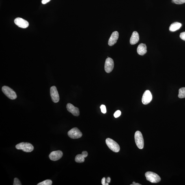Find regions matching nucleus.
Wrapping results in <instances>:
<instances>
[{
    "instance_id": "nucleus-27",
    "label": "nucleus",
    "mask_w": 185,
    "mask_h": 185,
    "mask_svg": "<svg viewBox=\"0 0 185 185\" xmlns=\"http://www.w3.org/2000/svg\"><path fill=\"white\" fill-rule=\"evenodd\" d=\"M111 179L110 177H108L107 179H106V181L107 183H109L111 182Z\"/></svg>"
},
{
    "instance_id": "nucleus-24",
    "label": "nucleus",
    "mask_w": 185,
    "mask_h": 185,
    "mask_svg": "<svg viewBox=\"0 0 185 185\" xmlns=\"http://www.w3.org/2000/svg\"><path fill=\"white\" fill-rule=\"evenodd\" d=\"M180 37L182 40L185 41V32L181 33Z\"/></svg>"
},
{
    "instance_id": "nucleus-23",
    "label": "nucleus",
    "mask_w": 185,
    "mask_h": 185,
    "mask_svg": "<svg viewBox=\"0 0 185 185\" xmlns=\"http://www.w3.org/2000/svg\"><path fill=\"white\" fill-rule=\"evenodd\" d=\"M121 115V112L119 110H118V111H117L115 112L114 114V116L115 118H118Z\"/></svg>"
},
{
    "instance_id": "nucleus-1",
    "label": "nucleus",
    "mask_w": 185,
    "mask_h": 185,
    "mask_svg": "<svg viewBox=\"0 0 185 185\" xmlns=\"http://www.w3.org/2000/svg\"><path fill=\"white\" fill-rule=\"evenodd\" d=\"M16 148L26 152H31L34 150V147L31 144L29 143L22 142L16 145Z\"/></svg>"
},
{
    "instance_id": "nucleus-7",
    "label": "nucleus",
    "mask_w": 185,
    "mask_h": 185,
    "mask_svg": "<svg viewBox=\"0 0 185 185\" xmlns=\"http://www.w3.org/2000/svg\"><path fill=\"white\" fill-rule=\"evenodd\" d=\"M50 94L53 102L57 103L59 100V96L57 88L55 86L52 87L50 89Z\"/></svg>"
},
{
    "instance_id": "nucleus-18",
    "label": "nucleus",
    "mask_w": 185,
    "mask_h": 185,
    "mask_svg": "<svg viewBox=\"0 0 185 185\" xmlns=\"http://www.w3.org/2000/svg\"><path fill=\"white\" fill-rule=\"evenodd\" d=\"M178 96L180 98H185V87H182L179 89Z\"/></svg>"
},
{
    "instance_id": "nucleus-21",
    "label": "nucleus",
    "mask_w": 185,
    "mask_h": 185,
    "mask_svg": "<svg viewBox=\"0 0 185 185\" xmlns=\"http://www.w3.org/2000/svg\"><path fill=\"white\" fill-rule=\"evenodd\" d=\"M100 109L102 113H106L107 111H106V108L105 105H102L100 106Z\"/></svg>"
},
{
    "instance_id": "nucleus-5",
    "label": "nucleus",
    "mask_w": 185,
    "mask_h": 185,
    "mask_svg": "<svg viewBox=\"0 0 185 185\" xmlns=\"http://www.w3.org/2000/svg\"><path fill=\"white\" fill-rule=\"evenodd\" d=\"M135 141L136 145L140 149L143 148L144 146V141L142 134L141 132L136 131L134 135Z\"/></svg>"
},
{
    "instance_id": "nucleus-10",
    "label": "nucleus",
    "mask_w": 185,
    "mask_h": 185,
    "mask_svg": "<svg viewBox=\"0 0 185 185\" xmlns=\"http://www.w3.org/2000/svg\"><path fill=\"white\" fill-rule=\"evenodd\" d=\"M14 23L17 25L22 28L25 29L28 27L29 22L23 19L22 18H17L14 21Z\"/></svg>"
},
{
    "instance_id": "nucleus-8",
    "label": "nucleus",
    "mask_w": 185,
    "mask_h": 185,
    "mask_svg": "<svg viewBox=\"0 0 185 185\" xmlns=\"http://www.w3.org/2000/svg\"><path fill=\"white\" fill-rule=\"evenodd\" d=\"M114 63L113 59L111 58L108 57L106 59L105 64V70L107 73H109L113 71Z\"/></svg>"
},
{
    "instance_id": "nucleus-17",
    "label": "nucleus",
    "mask_w": 185,
    "mask_h": 185,
    "mask_svg": "<svg viewBox=\"0 0 185 185\" xmlns=\"http://www.w3.org/2000/svg\"><path fill=\"white\" fill-rule=\"evenodd\" d=\"M182 24L178 22H175L171 24L169 27V30L171 32H175L180 28Z\"/></svg>"
},
{
    "instance_id": "nucleus-11",
    "label": "nucleus",
    "mask_w": 185,
    "mask_h": 185,
    "mask_svg": "<svg viewBox=\"0 0 185 185\" xmlns=\"http://www.w3.org/2000/svg\"><path fill=\"white\" fill-rule=\"evenodd\" d=\"M63 156V153L61 151H53L49 155L50 159L54 161H56L60 159Z\"/></svg>"
},
{
    "instance_id": "nucleus-20",
    "label": "nucleus",
    "mask_w": 185,
    "mask_h": 185,
    "mask_svg": "<svg viewBox=\"0 0 185 185\" xmlns=\"http://www.w3.org/2000/svg\"><path fill=\"white\" fill-rule=\"evenodd\" d=\"M172 2L176 4H182L185 3V0H172Z\"/></svg>"
},
{
    "instance_id": "nucleus-28",
    "label": "nucleus",
    "mask_w": 185,
    "mask_h": 185,
    "mask_svg": "<svg viewBox=\"0 0 185 185\" xmlns=\"http://www.w3.org/2000/svg\"><path fill=\"white\" fill-rule=\"evenodd\" d=\"M131 185H141V184H138V183H136L134 181V182H133L132 184H131Z\"/></svg>"
},
{
    "instance_id": "nucleus-3",
    "label": "nucleus",
    "mask_w": 185,
    "mask_h": 185,
    "mask_svg": "<svg viewBox=\"0 0 185 185\" xmlns=\"http://www.w3.org/2000/svg\"><path fill=\"white\" fill-rule=\"evenodd\" d=\"M2 91L6 96L11 100H14L17 98L16 92L10 87L4 86L2 88Z\"/></svg>"
},
{
    "instance_id": "nucleus-6",
    "label": "nucleus",
    "mask_w": 185,
    "mask_h": 185,
    "mask_svg": "<svg viewBox=\"0 0 185 185\" xmlns=\"http://www.w3.org/2000/svg\"><path fill=\"white\" fill-rule=\"evenodd\" d=\"M69 137L72 139H78L82 136V132L77 128H72L68 133Z\"/></svg>"
},
{
    "instance_id": "nucleus-13",
    "label": "nucleus",
    "mask_w": 185,
    "mask_h": 185,
    "mask_svg": "<svg viewBox=\"0 0 185 185\" xmlns=\"http://www.w3.org/2000/svg\"><path fill=\"white\" fill-rule=\"evenodd\" d=\"M119 33L117 31H115L112 33L108 41V44L110 46H112L115 44L117 42L119 38Z\"/></svg>"
},
{
    "instance_id": "nucleus-14",
    "label": "nucleus",
    "mask_w": 185,
    "mask_h": 185,
    "mask_svg": "<svg viewBox=\"0 0 185 185\" xmlns=\"http://www.w3.org/2000/svg\"><path fill=\"white\" fill-rule=\"evenodd\" d=\"M88 156V153L87 151H83L81 154L77 155L75 157V161L78 163H82L85 162V158Z\"/></svg>"
},
{
    "instance_id": "nucleus-25",
    "label": "nucleus",
    "mask_w": 185,
    "mask_h": 185,
    "mask_svg": "<svg viewBox=\"0 0 185 185\" xmlns=\"http://www.w3.org/2000/svg\"><path fill=\"white\" fill-rule=\"evenodd\" d=\"M51 1V0H42V3L43 4H45Z\"/></svg>"
},
{
    "instance_id": "nucleus-2",
    "label": "nucleus",
    "mask_w": 185,
    "mask_h": 185,
    "mask_svg": "<svg viewBox=\"0 0 185 185\" xmlns=\"http://www.w3.org/2000/svg\"><path fill=\"white\" fill-rule=\"evenodd\" d=\"M145 176L147 180L152 183L159 182L161 181V178L159 175L153 172H147L145 174Z\"/></svg>"
},
{
    "instance_id": "nucleus-19",
    "label": "nucleus",
    "mask_w": 185,
    "mask_h": 185,
    "mask_svg": "<svg viewBox=\"0 0 185 185\" xmlns=\"http://www.w3.org/2000/svg\"><path fill=\"white\" fill-rule=\"evenodd\" d=\"M52 181L50 180H47L39 183L37 185H51Z\"/></svg>"
},
{
    "instance_id": "nucleus-22",
    "label": "nucleus",
    "mask_w": 185,
    "mask_h": 185,
    "mask_svg": "<svg viewBox=\"0 0 185 185\" xmlns=\"http://www.w3.org/2000/svg\"><path fill=\"white\" fill-rule=\"evenodd\" d=\"M14 185H21L20 181L18 178H15L14 179V183L13 184Z\"/></svg>"
},
{
    "instance_id": "nucleus-15",
    "label": "nucleus",
    "mask_w": 185,
    "mask_h": 185,
    "mask_svg": "<svg viewBox=\"0 0 185 185\" xmlns=\"http://www.w3.org/2000/svg\"><path fill=\"white\" fill-rule=\"evenodd\" d=\"M137 53L139 55L143 56L146 53L147 47L146 44L141 43L139 45L137 48Z\"/></svg>"
},
{
    "instance_id": "nucleus-16",
    "label": "nucleus",
    "mask_w": 185,
    "mask_h": 185,
    "mask_svg": "<svg viewBox=\"0 0 185 185\" xmlns=\"http://www.w3.org/2000/svg\"><path fill=\"white\" fill-rule=\"evenodd\" d=\"M139 40V34L136 31H134L132 33L130 39V43L131 45H134L137 43Z\"/></svg>"
},
{
    "instance_id": "nucleus-9",
    "label": "nucleus",
    "mask_w": 185,
    "mask_h": 185,
    "mask_svg": "<svg viewBox=\"0 0 185 185\" xmlns=\"http://www.w3.org/2000/svg\"><path fill=\"white\" fill-rule=\"evenodd\" d=\"M152 99V96L150 91L146 90L145 91L142 98V102L144 105H147L150 103Z\"/></svg>"
},
{
    "instance_id": "nucleus-4",
    "label": "nucleus",
    "mask_w": 185,
    "mask_h": 185,
    "mask_svg": "<svg viewBox=\"0 0 185 185\" xmlns=\"http://www.w3.org/2000/svg\"><path fill=\"white\" fill-rule=\"evenodd\" d=\"M106 144L109 149L113 152H118L120 150V147L116 142L110 138H107L106 140Z\"/></svg>"
},
{
    "instance_id": "nucleus-12",
    "label": "nucleus",
    "mask_w": 185,
    "mask_h": 185,
    "mask_svg": "<svg viewBox=\"0 0 185 185\" xmlns=\"http://www.w3.org/2000/svg\"><path fill=\"white\" fill-rule=\"evenodd\" d=\"M67 110L70 113L76 116H78L80 115L79 109L77 107H75L72 104L70 103L67 104Z\"/></svg>"
},
{
    "instance_id": "nucleus-26",
    "label": "nucleus",
    "mask_w": 185,
    "mask_h": 185,
    "mask_svg": "<svg viewBox=\"0 0 185 185\" xmlns=\"http://www.w3.org/2000/svg\"><path fill=\"white\" fill-rule=\"evenodd\" d=\"M105 181L106 179L105 177H103V178H102V185H105Z\"/></svg>"
}]
</instances>
